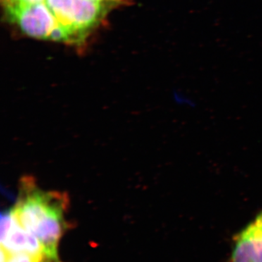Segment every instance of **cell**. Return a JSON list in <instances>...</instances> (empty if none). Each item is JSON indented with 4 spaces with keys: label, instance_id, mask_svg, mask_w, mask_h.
<instances>
[{
    "label": "cell",
    "instance_id": "cell-1",
    "mask_svg": "<svg viewBox=\"0 0 262 262\" xmlns=\"http://www.w3.org/2000/svg\"><path fill=\"white\" fill-rule=\"evenodd\" d=\"M18 192L10 208L18 223L39 239L52 262H61L58 246L70 227L66 219L70 204L68 194L44 190L27 176L20 180Z\"/></svg>",
    "mask_w": 262,
    "mask_h": 262
},
{
    "label": "cell",
    "instance_id": "cell-2",
    "mask_svg": "<svg viewBox=\"0 0 262 262\" xmlns=\"http://www.w3.org/2000/svg\"><path fill=\"white\" fill-rule=\"evenodd\" d=\"M1 248L10 253H27L42 262H52L39 239L18 223L11 209L1 215Z\"/></svg>",
    "mask_w": 262,
    "mask_h": 262
},
{
    "label": "cell",
    "instance_id": "cell-3",
    "mask_svg": "<svg viewBox=\"0 0 262 262\" xmlns=\"http://www.w3.org/2000/svg\"><path fill=\"white\" fill-rule=\"evenodd\" d=\"M230 262H262V227L256 221L237 236Z\"/></svg>",
    "mask_w": 262,
    "mask_h": 262
},
{
    "label": "cell",
    "instance_id": "cell-4",
    "mask_svg": "<svg viewBox=\"0 0 262 262\" xmlns=\"http://www.w3.org/2000/svg\"><path fill=\"white\" fill-rule=\"evenodd\" d=\"M42 1V0H3L7 15L18 10L37 6L40 4ZM92 1L111 7L116 5L120 0H92Z\"/></svg>",
    "mask_w": 262,
    "mask_h": 262
},
{
    "label": "cell",
    "instance_id": "cell-5",
    "mask_svg": "<svg viewBox=\"0 0 262 262\" xmlns=\"http://www.w3.org/2000/svg\"><path fill=\"white\" fill-rule=\"evenodd\" d=\"M1 262H42L27 253H10L1 248Z\"/></svg>",
    "mask_w": 262,
    "mask_h": 262
},
{
    "label": "cell",
    "instance_id": "cell-6",
    "mask_svg": "<svg viewBox=\"0 0 262 262\" xmlns=\"http://www.w3.org/2000/svg\"><path fill=\"white\" fill-rule=\"evenodd\" d=\"M256 222H257V223L259 224L262 227V213L261 214L258 215L257 217V219L256 220Z\"/></svg>",
    "mask_w": 262,
    "mask_h": 262
}]
</instances>
